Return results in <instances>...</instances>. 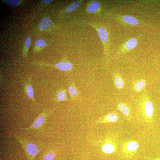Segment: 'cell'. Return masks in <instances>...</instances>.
<instances>
[{
  "instance_id": "1",
  "label": "cell",
  "mask_w": 160,
  "mask_h": 160,
  "mask_svg": "<svg viewBox=\"0 0 160 160\" xmlns=\"http://www.w3.org/2000/svg\"><path fill=\"white\" fill-rule=\"evenodd\" d=\"M107 15L119 23L123 25L129 27L142 26L145 23L133 16L113 13L111 12L106 13Z\"/></svg>"
},
{
  "instance_id": "2",
  "label": "cell",
  "mask_w": 160,
  "mask_h": 160,
  "mask_svg": "<svg viewBox=\"0 0 160 160\" xmlns=\"http://www.w3.org/2000/svg\"><path fill=\"white\" fill-rule=\"evenodd\" d=\"M95 28L96 30L99 37L103 45L104 54L106 60H108L109 53V34L107 29L102 25L93 23H86Z\"/></svg>"
},
{
  "instance_id": "3",
  "label": "cell",
  "mask_w": 160,
  "mask_h": 160,
  "mask_svg": "<svg viewBox=\"0 0 160 160\" xmlns=\"http://www.w3.org/2000/svg\"><path fill=\"white\" fill-rule=\"evenodd\" d=\"M15 137L29 155L34 156L38 153L39 148L35 144L18 136H16Z\"/></svg>"
},
{
  "instance_id": "4",
  "label": "cell",
  "mask_w": 160,
  "mask_h": 160,
  "mask_svg": "<svg viewBox=\"0 0 160 160\" xmlns=\"http://www.w3.org/2000/svg\"><path fill=\"white\" fill-rule=\"evenodd\" d=\"M139 39L137 37H133L126 40L119 47L117 50L118 55H123L130 52L137 46Z\"/></svg>"
},
{
  "instance_id": "5",
  "label": "cell",
  "mask_w": 160,
  "mask_h": 160,
  "mask_svg": "<svg viewBox=\"0 0 160 160\" xmlns=\"http://www.w3.org/2000/svg\"><path fill=\"white\" fill-rule=\"evenodd\" d=\"M142 97L141 100L143 103L145 114L148 117H151L153 115L154 110L153 103L148 96L144 95Z\"/></svg>"
},
{
  "instance_id": "6",
  "label": "cell",
  "mask_w": 160,
  "mask_h": 160,
  "mask_svg": "<svg viewBox=\"0 0 160 160\" xmlns=\"http://www.w3.org/2000/svg\"><path fill=\"white\" fill-rule=\"evenodd\" d=\"M43 65L53 67L62 71H69L73 68L72 64L68 61H60L54 65L43 64Z\"/></svg>"
},
{
  "instance_id": "7",
  "label": "cell",
  "mask_w": 160,
  "mask_h": 160,
  "mask_svg": "<svg viewBox=\"0 0 160 160\" xmlns=\"http://www.w3.org/2000/svg\"><path fill=\"white\" fill-rule=\"evenodd\" d=\"M48 112L45 111L41 113L36 118L33 123L29 127L24 129L29 130L40 127L44 122L48 115Z\"/></svg>"
},
{
  "instance_id": "8",
  "label": "cell",
  "mask_w": 160,
  "mask_h": 160,
  "mask_svg": "<svg viewBox=\"0 0 160 160\" xmlns=\"http://www.w3.org/2000/svg\"><path fill=\"white\" fill-rule=\"evenodd\" d=\"M68 91L71 98L72 100H75L77 98L79 95V92L73 82L70 81L69 82L68 86Z\"/></svg>"
},
{
  "instance_id": "9",
  "label": "cell",
  "mask_w": 160,
  "mask_h": 160,
  "mask_svg": "<svg viewBox=\"0 0 160 160\" xmlns=\"http://www.w3.org/2000/svg\"><path fill=\"white\" fill-rule=\"evenodd\" d=\"M100 8L99 2L98 1H94L90 2L88 4L87 6V10L89 13H94L100 11Z\"/></svg>"
},
{
  "instance_id": "10",
  "label": "cell",
  "mask_w": 160,
  "mask_h": 160,
  "mask_svg": "<svg viewBox=\"0 0 160 160\" xmlns=\"http://www.w3.org/2000/svg\"><path fill=\"white\" fill-rule=\"evenodd\" d=\"M113 76L116 87L119 89H122L124 86V82L121 76L117 73H114Z\"/></svg>"
},
{
  "instance_id": "11",
  "label": "cell",
  "mask_w": 160,
  "mask_h": 160,
  "mask_svg": "<svg viewBox=\"0 0 160 160\" xmlns=\"http://www.w3.org/2000/svg\"><path fill=\"white\" fill-rule=\"evenodd\" d=\"M25 92L28 97L31 99L33 101L35 102L34 99V93L32 86L31 84L30 80L25 86Z\"/></svg>"
},
{
  "instance_id": "12",
  "label": "cell",
  "mask_w": 160,
  "mask_h": 160,
  "mask_svg": "<svg viewBox=\"0 0 160 160\" xmlns=\"http://www.w3.org/2000/svg\"><path fill=\"white\" fill-rule=\"evenodd\" d=\"M51 23L50 19L48 17H45L42 19L40 23V28L42 30H45L50 26Z\"/></svg>"
},
{
  "instance_id": "13",
  "label": "cell",
  "mask_w": 160,
  "mask_h": 160,
  "mask_svg": "<svg viewBox=\"0 0 160 160\" xmlns=\"http://www.w3.org/2000/svg\"><path fill=\"white\" fill-rule=\"evenodd\" d=\"M82 1V0H79L73 2L66 8L65 11L68 13L73 12L80 7Z\"/></svg>"
},
{
  "instance_id": "14",
  "label": "cell",
  "mask_w": 160,
  "mask_h": 160,
  "mask_svg": "<svg viewBox=\"0 0 160 160\" xmlns=\"http://www.w3.org/2000/svg\"><path fill=\"white\" fill-rule=\"evenodd\" d=\"M56 98L58 101H65L67 100V92L65 89H63L57 93Z\"/></svg>"
},
{
  "instance_id": "15",
  "label": "cell",
  "mask_w": 160,
  "mask_h": 160,
  "mask_svg": "<svg viewBox=\"0 0 160 160\" xmlns=\"http://www.w3.org/2000/svg\"><path fill=\"white\" fill-rule=\"evenodd\" d=\"M146 82L143 79H141L137 81L134 84V89L136 92L142 90L146 86Z\"/></svg>"
},
{
  "instance_id": "16",
  "label": "cell",
  "mask_w": 160,
  "mask_h": 160,
  "mask_svg": "<svg viewBox=\"0 0 160 160\" xmlns=\"http://www.w3.org/2000/svg\"><path fill=\"white\" fill-rule=\"evenodd\" d=\"M119 110L124 115L128 116L129 115L130 111L129 108L125 104L119 103L118 104Z\"/></svg>"
},
{
  "instance_id": "17",
  "label": "cell",
  "mask_w": 160,
  "mask_h": 160,
  "mask_svg": "<svg viewBox=\"0 0 160 160\" xmlns=\"http://www.w3.org/2000/svg\"><path fill=\"white\" fill-rule=\"evenodd\" d=\"M102 150L104 152L109 153H111L113 151L114 148L112 145L106 143L103 146Z\"/></svg>"
},
{
  "instance_id": "18",
  "label": "cell",
  "mask_w": 160,
  "mask_h": 160,
  "mask_svg": "<svg viewBox=\"0 0 160 160\" xmlns=\"http://www.w3.org/2000/svg\"><path fill=\"white\" fill-rule=\"evenodd\" d=\"M107 120L109 122H115L118 119V117L117 114L113 113L108 114L106 116Z\"/></svg>"
},
{
  "instance_id": "19",
  "label": "cell",
  "mask_w": 160,
  "mask_h": 160,
  "mask_svg": "<svg viewBox=\"0 0 160 160\" xmlns=\"http://www.w3.org/2000/svg\"><path fill=\"white\" fill-rule=\"evenodd\" d=\"M138 143L135 141L129 142L127 145V149L130 151H133L137 149L139 147Z\"/></svg>"
},
{
  "instance_id": "20",
  "label": "cell",
  "mask_w": 160,
  "mask_h": 160,
  "mask_svg": "<svg viewBox=\"0 0 160 160\" xmlns=\"http://www.w3.org/2000/svg\"><path fill=\"white\" fill-rule=\"evenodd\" d=\"M31 42V40L30 37L29 36H28L26 38L25 44V50L23 54V56L25 57L26 56L27 51L28 49L30 47Z\"/></svg>"
},
{
  "instance_id": "21",
  "label": "cell",
  "mask_w": 160,
  "mask_h": 160,
  "mask_svg": "<svg viewBox=\"0 0 160 160\" xmlns=\"http://www.w3.org/2000/svg\"><path fill=\"white\" fill-rule=\"evenodd\" d=\"M5 2L8 5L15 6L19 4L20 1L19 0H7L5 1Z\"/></svg>"
},
{
  "instance_id": "22",
  "label": "cell",
  "mask_w": 160,
  "mask_h": 160,
  "mask_svg": "<svg viewBox=\"0 0 160 160\" xmlns=\"http://www.w3.org/2000/svg\"><path fill=\"white\" fill-rule=\"evenodd\" d=\"M45 41L42 39L37 40L35 43V45L37 47H43L46 45Z\"/></svg>"
},
{
  "instance_id": "23",
  "label": "cell",
  "mask_w": 160,
  "mask_h": 160,
  "mask_svg": "<svg viewBox=\"0 0 160 160\" xmlns=\"http://www.w3.org/2000/svg\"><path fill=\"white\" fill-rule=\"evenodd\" d=\"M55 157V154L52 153L47 154L44 157V160H52Z\"/></svg>"
},
{
  "instance_id": "24",
  "label": "cell",
  "mask_w": 160,
  "mask_h": 160,
  "mask_svg": "<svg viewBox=\"0 0 160 160\" xmlns=\"http://www.w3.org/2000/svg\"><path fill=\"white\" fill-rule=\"evenodd\" d=\"M43 2L45 3H49L51 2L52 0H43L42 1Z\"/></svg>"
}]
</instances>
